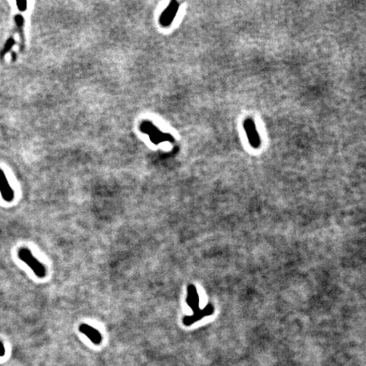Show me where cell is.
<instances>
[{"mask_svg": "<svg viewBox=\"0 0 366 366\" xmlns=\"http://www.w3.org/2000/svg\"><path fill=\"white\" fill-rule=\"evenodd\" d=\"M18 257L20 260L27 264L32 269L36 276L39 278H44L47 275L46 268L41 262H39L33 256L32 252L27 248H22L18 251Z\"/></svg>", "mask_w": 366, "mask_h": 366, "instance_id": "1", "label": "cell"}, {"mask_svg": "<svg viewBox=\"0 0 366 366\" xmlns=\"http://www.w3.org/2000/svg\"><path fill=\"white\" fill-rule=\"evenodd\" d=\"M140 130L142 132L148 134L151 142L154 144H159L160 142H174V138L171 135L162 132L151 121H148V120L142 121L140 125Z\"/></svg>", "mask_w": 366, "mask_h": 366, "instance_id": "2", "label": "cell"}, {"mask_svg": "<svg viewBox=\"0 0 366 366\" xmlns=\"http://www.w3.org/2000/svg\"><path fill=\"white\" fill-rule=\"evenodd\" d=\"M243 127H244L247 137L252 147L254 148H260L261 140H260V134L257 131L254 120L251 118H247L243 122Z\"/></svg>", "mask_w": 366, "mask_h": 366, "instance_id": "3", "label": "cell"}, {"mask_svg": "<svg viewBox=\"0 0 366 366\" xmlns=\"http://www.w3.org/2000/svg\"><path fill=\"white\" fill-rule=\"evenodd\" d=\"M180 4L177 1H171L167 6V8L162 12L161 16L159 17V24L163 28H168L171 25L173 20L175 18L179 10Z\"/></svg>", "mask_w": 366, "mask_h": 366, "instance_id": "4", "label": "cell"}, {"mask_svg": "<svg viewBox=\"0 0 366 366\" xmlns=\"http://www.w3.org/2000/svg\"><path fill=\"white\" fill-rule=\"evenodd\" d=\"M0 193L6 202H12L14 200V191L10 186L7 178L1 169H0Z\"/></svg>", "mask_w": 366, "mask_h": 366, "instance_id": "5", "label": "cell"}, {"mask_svg": "<svg viewBox=\"0 0 366 366\" xmlns=\"http://www.w3.org/2000/svg\"><path fill=\"white\" fill-rule=\"evenodd\" d=\"M80 332L84 334L85 336H88L90 339V341L93 342L94 344L99 345L103 341L101 334L98 330H96L95 328L92 327L91 325L88 324H81L79 325Z\"/></svg>", "mask_w": 366, "mask_h": 366, "instance_id": "6", "label": "cell"}, {"mask_svg": "<svg viewBox=\"0 0 366 366\" xmlns=\"http://www.w3.org/2000/svg\"><path fill=\"white\" fill-rule=\"evenodd\" d=\"M188 303L192 309H195L198 307V294L196 289L194 286L189 287V296H188Z\"/></svg>", "mask_w": 366, "mask_h": 366, "instance_id": "7", "label": "cell"}, {"mask_svg": "<svg viewBox=\"0 0 366 366\" xmlns=\"http://www.w3.org/2000/svg\"><path fill=\"white\" fill-rule=\"evenodd\" d=\"M15 21L18 27V31H19L20 38H21V42H22V49L24 48V31H23V27H24V18L22 15H17L15 17Z\"/></svg>", "mask_w": 366, "mask_h": 366, "instance_id": "8", "label": "cell"}, {"mask_svg": "<svg viewBox=\"0 0 366 366\" xmlns=\"http://www.w3.org/2000/svg\"><path fill=\"white\" fill-rule=\"evenodd\" d=\"M14 44L15 40L13 38H11V39H9L7 43H6V46H5L3 52H2V57H3L4 55H6V53L9 52V51L11 50V48H12V46H13Z\"/></svg>", "mask_w": 366, "mask_h": 366, "instance_id": "9", "label": "cell"}, {"mask_svg": "<svg viewBox=\"0 0 366 366\" xmlns=\"http://www.w3.org/2000/svg\"><path fill=\"white\" fill-rule=\"evenodd\" d=\"M17 5L20 11H25L28 9L27 1H17Z\"/></svg>", "mask_w": 366, "mask_h": 366, "instance_id": "10", "label": "cell"}, {"mask_svg": "<svg viewBox=\"0 0 366 366\" xmlns=\"http://www.w3.org/2000/svg\"><path fill=\"white\" fill-rule=\"evenodd\" d=\"M5 352H6V350H5L4 344L0 341V356L5 355Z\"/></svg>", "mask_w": 366, "mask_h": 366, "instance_id": "11", "label": "cell"}]
</instances>
